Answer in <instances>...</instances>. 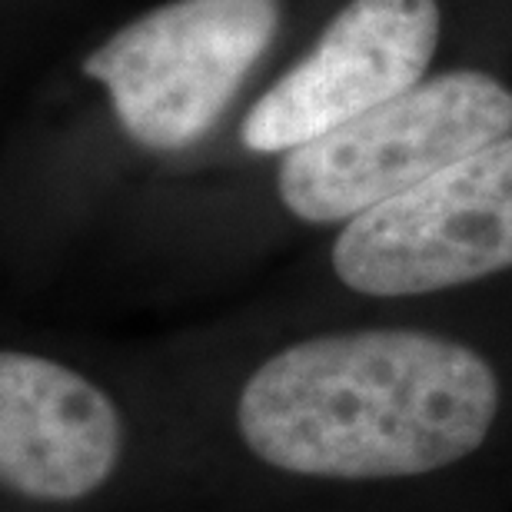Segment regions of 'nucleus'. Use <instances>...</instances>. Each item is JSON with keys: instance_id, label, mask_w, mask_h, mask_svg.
I'll return each instance as SVG.
<instances>
[{"instance_id": "obj_1", "label": "nucleus", "mask_w": 512, "mask_h": 512, "mask_svg": "<svg viewBox=\"0 0 512 512\" xmlns=\"http://www.w3.org/2000/svg\"><path fill=\"white\" fill-rule=\"evenodd\" d=\"M157 393L177 512H512V366L453 326H313Z\"/></svg>"}, {"instance_id": "obj_2", "label": "nucleus", "mask_w": 512, "mask_h": 512, "mask_svg": "<svg viewBox=\"0 0 512 512\" xmlns=\"http://www.w3.org/2000/svg\"><path fill=\"white\" fill-rule=\"evenodd\" d=\"M0 512H177L160 393L54 350H0Z\"/></svg>"}, {"instance_id": "obj_3", "label": "nucleus", "mask_w": 512, "mask_h": 512, "mask_svg": "<svg viewBox=\"0 0 512 512\" xmlns=\"http://www.w3.org/2000/svg\"><path fill=\"white\" fill-rule=\"evenodd\" d=\"M333 286L356 303L413 306L512 276V133L336 230Z\"/></svg>"}, {"instance_id": "obj_4", "label": "nucleus", "mask_w": 512, "mask_h": 512, "mask_svg": "<svg viewBox=\"0 0 512 512\" xmlns=\"http://www.w3.org/2000/svg\"><path fill=\"white\" fill-rule=\"evenodd\" d=\"M512 133V90L483 70H449L283 153L276 197L306 227H346L449 163Z\"/></svg>"}, {"instance_id": "obj_5", "label": "nucleus", "mask_w": 512, "mask_h": 512, "mask_svg": "<svg viewBox=\"0 0 512 512\" xmlns=\"http://www.w3.org/2000/svg\"><path fill=\"white\" fill-rule=\"evenodd\" d=\"M280 30V0H167L84 60L130 140L183 150L220 120Z\"/></svg>"}, {"instance_id": "obj_6", "label": "nucleus", "mask_w": 512, "mask_h": 512, "mask_svg": "<svg viewBox=\"0 0 512 512\" xmlns=\"http://www.w3.org/2000/svg\"><path fill=\"white\" fill-rule=\"evenodd\" d=\"M443 14L436 0H350L316 44L247 110L256 153H290L426 80Z\"/></svg>"}]
</instances>
